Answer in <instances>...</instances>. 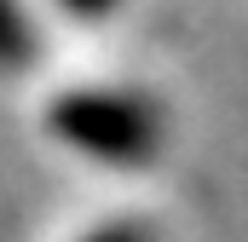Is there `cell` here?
Here are the masks:
<instances>
[{"label": "cell", "mask_w": 248, "mask_h": 242, "mask_svg": "<svg viewBox=\"0 0 248 242\" xmlns=\"http://www.w3.org/2000/svg\"><path fill=\"white\" fill-rule=\"evenodd\" d=\"M46 121L63 144H75L81 156L116 162V167H144L162 144L156 104L139 92H116V87H69L52 98Z\"/></svg>", "instance_id": "6da1fadb"}, {"label": "cell", "mask_w": 248, "mask_h": 242, "mask_svg": "<svg viewBox=\"0 0 248 242\" xmlns=\"http://www.w3.org/2000/svg\"><path fill=\"white\" fill-rule=\"evenodd\" d=\"M87 242H150V231L144 225H98Z\"/></svg>", "instance_id": "3957f363"}, {"label": "cell", "mask_w": 248, "mask_h": 242, "mask_svg": "<svg viewBox=\"0 0 248 242\" xmlns=\"http://www.w3.org/2000/svg\"><path fill=\"white\" fill-rule=\"evenodd\" d=\"M58 6H69L75 17H98V12H110L116 0H58Z\"/></svg>", "instance_id": "277c9868"}, {"label": "cell", "mask_w": 248, "mask_h": 242, "mask_svg": "<svg viewBox=\"0 0 248 242\" xmlns=\"http://www.w3.org/2000/svg\"><path fill=\"white\" fill-rule=\"evenodd\" d=\"M29 58V23L17 0H0V69H17Z\"/></svg>", "instance_id": "7a4b0ae2"}]
</instances>
